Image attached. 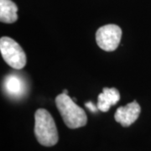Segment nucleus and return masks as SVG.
I'll return each instance as SVG.
<instances>
[{
    "instance_id": "f257e3e1",
    "label": "nucleus",
    "mask_w": 151,
    "mask_h": 151,
    "mask_svg": "<svg viewBox=\"0 0 151 151\" xmlns=\"http://www.w3.org/2000/svg\"><path fill=\"white\" fill-rule=\"evenodd\" d=\"M35 134L38 142L43 146L50 147L59 140L58 131L54 119L47 110L40 108L35 114Z\"/></svg>"
},
{
    "instance_id": "f03ea898",
    "label": "nucleus",
    "mask_w": 151,
    "mask_h": 151,
    "mask_svg": "<svg viewBox=\"0 0 151 151\" xmlns=\"http://www.w3.org/2000/svg\"><path fill=\"white\" fill-rule=\"evenodd\" d=\"M55 104L68 128L74 129L86 125L87 117L85 111L77 106L67 94L63 92L59 94L55 98Z\"/></svg>"
},
{
    "instance_id": "39448f33",
    "label": "nucleus",
    "mask_w": 151,
    "mask_h": 151,
    "mask_svg": "<svg viewBox=\"0 0 151 151\" xmlns=\"http://www.w3.org/2000/svg\"><path fill=\"white\" fill-rule=\"evenodd\" d=\"M141 112L139 104L136 101L128 103L124 107H119L114 115L115 120L123 127H129L138 119Z\"/></svg>"
},
{
    "instance_id": "20e7f679",
    "label": "nucleus",
    "mask_w": 151,
    "mask_h": 151,
    "mask_svg": "<svg viewBox=\"0 0 151 151\" xmlns=\"http://www.w3.org/2000/svg\"><path fill=\"white\" fill-rule=\"evenodd\" d=\"M122 38V29L116 24H106L96 33L97 45L105 51H113L118 48Z\"/></svg>"
},
{
    "instance_id": "9d476101",
    "label": "nucleus",
    "mask_w": 151,
    "mask_h": 151,
    "mask_svg": "<svg viewBox=\"0 0 151 151\" xmlns=\"http://www.w3.org/2000/svg\"><path fill=\"white\" fill-rule=\"evenodd\" d=\"M63 93H65V94H67V93H68V91H67L66 89H64V90H63Z\"/></svg>"
},
{
    "instance_id": "423d86ee",
    "label": "nucleus",
    "mask_w": 151,
    "mask_h": 151,
    "mask_svg": "<svg viewBox=\"0 0 151 151\" xmlns=\"http://www.w3.org/2000/svg\"><path fill=\"white\" fill-rule=\"evenodd\" d=\"M120 99V94L116 88L104 87L97 99V108L102 112H108L111 106L115 105Z\"/></svg>"
},
{
    "instance_id": "7ed1b4c3",
    "label": "nucleus",
    "mask_w": 151,
    "mask_h": 151,
    "mask_svg": "<svg viewBox=\"0 0 151 151\" xmlns=\"http://www.w3.org/2000/svg\"><path fill=\"white\" fill-rule=\"evenodd\" d=\"M0 51L4 60L14 69L20 70L26 65V55L14 40L4 36L0 39Z\"/></svg>"
},
{
    "instance_id": "1a4fd4ad",
    "label": "nucleus",
    "mask_w": 151,
    "mask_h": 151,
    "mask_svg": "<svg viewBox=\"0 0 151 151\" xmlns=\"http://www.w3.org/2000/svg\"><path fill=\"white\" fill-rule=\"evenodd\" d=\"M86 107L88 108L89 110H91L92 112H93V113H95V112L97 111V108H96V107L93 105V103H91V102L86 103Z\"/></svg>"
},
{
    "instance_id": "6e6552de",
    "label": "nucleus",
    "mask_w": 151,
    "mask_h": 151,
    "mask_svg": "<svg viewBox=\"0 0 151 151\" xmlns=\"http://www.w3.org/2000/svg\"><path fill=\"white\" fill-rule=\"evenodd\" d=\"M18 7L11 0H0V20L12 24L18 19Z\"/></svg>"
},
{
    "instance_id": "0eeeda50",
    "label": "nucleus",
    "mask_w": 151,
    "mask_h": 151,
    "mask_svg": "<svg viewBox=\"0 0 151 151\" xmlns=\"http://www.w3.org/2000/svg\"><path fill=\"white\" fill-rule=\"evenodd\" d=\"M4 89L7 93L14 97H22L25 91V85L19 75H9L4 79Z\"/></svg>"
}]
</instances>
